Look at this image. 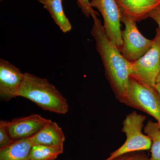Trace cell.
Listing matches in <instances>:
<instances>
[{
    "instance_id": "obj_1",
    "label": "cell",
    "mask_w": 160,
    "mask_h": 160,
    "mask_svg": "<svg viewBox=\"0 0 160 160\" xmlns=\"http://www.w3.org/2000/svg\"><path fill=\"white\" fill-rule=\"evenodd\" d=\"M98 15L94 14L91 16L93 25L91 34L115 96L120 102L124 103L129 86L131 62L125 58L118 46L109 39Z\"/></svg>"
},
{
    "instance_id": "obj_2",
    "label": "cell",
    "mask_w": 160,
    "mask_h": 160,
    "mask_svg": "<svg viewBox=\"0 0 160 160\" xmlns=\"http://www.w3.org/2000/svg\"><path fill=\"white\" fill-rule=\"evenodd\" d=\"M17 97L26 98L46 111L65 114L69 110L66 98L47 79L25 72Z\"/></svg>"
},
{
    "instance_id": "obj_3",
    "label": "cell",
    "mask_w": 160,
    "mask_h": 160,
    "mask_svg": "<svg viewBox=\"0 0 160 160\" xmlns=\"http://www.w3.org/2000/svg\"><path fill=\"white\" fill-rule=\"evenodd\" d=\"M146 117L133 111L127 115L123 122L122 131L126 133V142L118 149L110 153L105 160H114L123 155L149 150L152 140L147 135L143 134L142 129Z\"/></svg>"
},
{
    "instance_id": "obj_4",
    "label": "cell",
    "mask_w": 160,
    "mask_h": 160,
    "mask_svg": "<svg viewBox=\"0 0 160 160\" xmlns=\"http://www.w3.org/2000/svg\"><path fill=\"white\" fill-rule=\"evenodd\" d=\"M124 104L151 116L160 125V94L155 88L130 77Z\"/></svg>"
},
{
    "instance_id": "obj_5",
    "label": "cell",
    "mask_w": 160,
    "mask_h": 160,
    "mask_svg": "<svg viewBox=\"0 0 160 160\" xmlns=\"http://www.w3.org/2000/svg\"><path fill=\"white\" fill-rule=\"evenodd\" d=\"M152 40V46L149 51L131 63L130 77L155 88L160 72V30L158 28Z\"/></svg>"
},
{
    "instance_id": "obj_6",
    "label": "cell",
    "mask_w": 160,
    "mask_h": 160,
    "mask_svg": "<svg viewBox=\"0 0 160 160\" xmlns=\"http://www.w3.org/2000/svg\"><path fill=\"white\" fill-rule=\"evenodd\" d=\"M121 22L125 25V29L122 31L123 43L120 50L125 58L132 63L149 51L153 40L143 36L138 29L136 21L132 18L122 14Z\"/></svg>"
},
{
    "instance_id": "obj_7",
    "label": "cell",
    "mask_w": 160,
    "mask_h": 160,
    "mask_svg": "<svg viewBox=\"0 0 160 160\" xmlns=\"http://www.w3.org/2000/svg\"><path fill=\"white\" fill-rule=\"evenodd\" d=\"M91 7L99 11L104 20V29L107 36L121 49L122 45L121 30L122 12L116 0H92Z\"/></svg>"
},
{
    "instance_id": "obj_8",
    "label": "cell",
    "mask_w": 160,
    "mask_h": 160,
    "mask_svg": "<svg viewBox=\"0 0 160 160\" xmlns=\"http://www.w3.org/2000/svg\"><path fill=\"white\" fill-rule=\"evenodd\" d=\"M24 73L7 60L0 59V97L1 99L9 101L17 97Z\"/></svg>"
},
{
    "instance_id": "obj_9",
    "label": "cell",
    "mask_w": 160,
    "mask_h": 160,
    "mask_svg": "<svg viewBox=\"0 0 160 160\" xmlns=\"http://www.w3.org/2000/svg\"><path fill=\"white\" fill-rule=\"evenodd\" d=\"M50 121L40 115L32 114L7 121V126L12 138L16 141L31 137Z\"/></svg>"
},
{
    "instance_id": "obj_10",
    "label": "cell",
    "mask_w": 160,
    "mask_h": 160,
    "mask_svg": "<svg viewBox=\"0 0 160 160\" xmlns=\"http://www.w3.org/2000/svg\"><path fill=\"white\" fill-rule=\"evenodd\" d=\"M122 14L136 22L149 18L152 12L160 5V0H116Z\"/></svg>"
},
{
    "instance_id": "obj_11",
    "label": "cell",
    "mask_w": 160,
    "mask_h": 160,
    "mask_svg": "<svg viewBox=\"0 0 160 160\" xmlns=\"http://www.w3.org/2000/svg\"><path fill=\"white\" fill-rule=\"evenodd\" d=\"M32 144L63 147L65 136L62 128L50 120L35 134L31 137Z\"/></svg>"
},
{
    "instance_id": "obj_12",
    "label": "cell",
    "mask_w": 160,
    "mask_h": 160,
    "mask_svg": "<svg viewBox=\"0 0 160 160\" xmlns=\"http://www.w3.org/2000/svg\"><path fill=\"white\" fill-rule=\"evenodd\" d=\"M33 146L30 138L16 140L9 146L0 149V160H29Z\"/></svg>"
},
{
    "instance_id": "obj_13",
    "label": "cell",
    "mask_w": 160,
    "mask_h": 160,
    "mask_svg": "<svg viewBox=\"0 0 160 160\" xmlns=\"http://www.w3.org/2000/svg\"><path fill=\"white\" fill-rule=\"evenodd\" d=\"M62 1V0H49L44 4V7L49 12L61 31L67 33L71 31L72 26L64 12Z\"/></svg>"
},
{
    "instance_id": "obj_14",
    "label": "cell",
    "mask_w": 160,
    "mask_h": 160,
    "mask_svg": "<svg viewBox=\"0 0 160 160\" xmlns=\"http://www.w3.org/2000/svg\"><path fill=\"white\" fill-rule=\"evenodd\" d=\"M63 147L35 145L32 148L29 160H55L63 153Z\"/></svg>"
},
{
    "instance_id": "obj_15",
    "label": "cell",
    "mask_w": 160,
    "mask_h": 160,
    "mask_svg": "<svg viewBox=\"0 0 160 160\" xmlns=\"http://www.w3.org/2000/svg\"><path fill=\"white\" fill-rule=\"evenodd\" d=\"M144 132L151 138V157L149 160H160V125L149 120L145 126Z\"/></svg>"
},
{
    "instance_id": "obj_16",
    "label": "cell",
    "mask_w": 160,
    "mask_h": 160,
    "mask_svg": "<svg viewBox=\"0 0 160 160\" xmlns=\"http://www.w3.org/2000/svg\"><path fill=\"white\" fill-rule=\"evenodd\" d=\"M14 141L8 130L7 121L1 120L0 122V149L9 146Z\"/></svg>"
},
{
    "instance_id": "obj_17",
    "label": "cell",
    "mask_w": 160,
    "mask_h": 160,
    "mask_svg": "<svg viewBox=\"0 0 160 160\" xmlns=\"http://www.w3.org/2000/svg\"><path fill=\"white\" fill-rule=\"evenodd\" d=\"M79 7L81 9L83 14L87 18L92 16L94 14H98L95 11L90 5L89 0H76Z\"/></svg>"
},
{
    "instance_id": "obj_18",
    "label": "cell",
    "mask_w": 160,
    "mask_h": 160,
    "mask_svg": "<svg viewBox=\"0 0 160 160\" xmlns=\"http://www.w3.org/2000/svg\"><path fill=\"white\" fill-rule=\"evenodd\" d=\"M135 152L123 155L114 160H149L145 154Z\"/></svg>"
},
{
    "instance_id": "obj_19",
    "label": "cell",
    "mask_w": 160,
    "mask_h": 160,
    "mask_svg": "<svg viewBox=\"0 0 160 160\" xmlns=\"http://www.w3.org/2000/svg\"><path fill=\"white\" fill-rule=\"evenodd\" d=\"M149 18H151L157 23L160 30V5L152 12L149 14Z\"/></svg>"
},
{
    "instance_id": "obj_20",
    "label": "cell",
    "mask_w": 160,
    "mask_h": 160,
    "mask_svg": "<svg viewBox=\"0 0 160 160\" xmlns=\"http://www.w3.org/2000/svg\"><path fill=\"white\" fill-rule=\"evenodd\" d=\"M155 88V89H157L158 92L160 94V83H156Z\"/></svg>"
},
{
    "instance_id": "obj_21",
    "label": "cell",
    "mask_w": 160,
    "mask_h": 160,
    "mask_svg": "<svg viewBox=\"0 0 160 160\" xmlns=\"http://www.w3.org/2000/svg\"><path fill=\"white\" fill-rule=\"evenodd\" d=\"M160 83V72L156 79V83Z\"/></svg>"
},
{
    "instance_id": "obj_22",
    "label": "cell",
    "mask_w": 160,
    "mask_h": 160,
    "mask_svg": "<svg viewBox=\"0 0 160 160\" xmlns=\"http://www.w3.org/2000/svg\"><path fill=\"white\" fill-rule=\"evenodd\" d=\"M38 1L40 3H41L43 5H44L45 3H46L47 1H49V0H38Z\"/></svg>"
},
{
    "instance_id": "obj_23",
    "label": "cell",
    "mask_w": 160,
    "mask_h": 160,
    "mask_svg": "<svg viewBox=\"0 0 160 160\" xmlns=\"http://www.w3.org/2000/svg\"><path fill=\"white\" fill-rule=\"evenodd\" d=\"M1 1H2V0H1Z\"/></svg>"
}]
</instances>
